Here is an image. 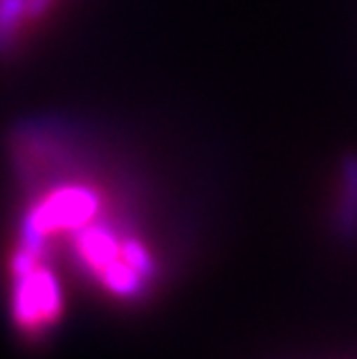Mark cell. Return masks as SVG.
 <instances>
[{"label":"cell","mask_w":357,"mask_h":359,"mask_svg":"<svg viewBox=\"0 0 357 359\" xmlns=\"http://www.w3.org/2000/svg\"><path fill=\"white\" fill-rule=\"evenodd\" d=\"M17 283H14V313L17 323L28 332H40L56 320L60 309L58 283L54 273L37 262L35 250L17 257Z\"/></svg>","instance_id":"6da1fadb"},{"label":"cell","mask_w":357,"mask_h":359,"mask_svg":"<svg viewBox=\"0 0 357 359\" xmlns=\"http://www.w3.org/2000/svg\"><path fill=\"white\" fill-rule=\"evenodd\" d=\"M341 223L348 232L357 227V156L344 163V202H341Z\"/></svg>","instance_id":"7a4b0ae2"}]
</instances>
